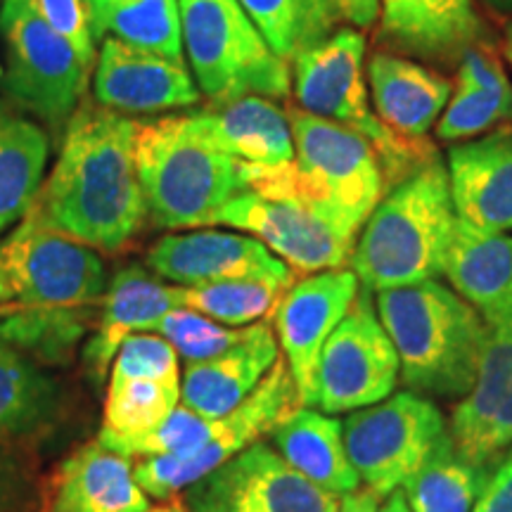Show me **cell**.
Returning a JSON list of instances; mask_svg holds the SVG:
<instances>
[{
  "instance_id": "38",
  "label": "cell",
  "mask_w": 512,
  "mask_h": 512,
  "mask_svg": "<svg viewBox=\"0 0 512 512\" xmlns=\"http://www.w3.org/2000/svg\"><path fill=\"white\" fill-rule=\"evenodd\" d=\"M456 88L512 95V81L491 43L467 48L456 64Z\"/></svg>"
},
{
  "instance_id": "45",
  "label": "cell",
  "mask_w": 512,
  "mask_h": 512,
  "mask_svg": "<svg viewBox=\"0 0 512 512\" xmlns=\"http://www.w3.org/2000/svg\"><path fill=\"white\" fill-rule=\"evenodd\" d=\"M501 57L508 62V67L512 69V17H508V22L503 24V36H501Z\"/></svg>"
},
{
  "instance_id": "23",
  "label": "cell",
  "mask_w": 512,
  "mask_h": 512,
  "mask_svg": "<svg viewBox=\"0 0 512 512\" xmlns=\"http://www.w3.org/2000/svg\"><path fill=\"white\" fill-rule=\"evenodd\" d=\"M368 91L373 110L396 136L422 140L437 124L453 95V83L434 69L387 50L368 62Z\"/></svg>"
},
{
  "instance_id": "27",
  "label": "cell",
  "mask_w": 512,
  "mask_h": 512,
  "mask_svg": "<svg viewBox=\"0 0 512 512\" xmlns=\"http://www.w3.org/2000/svg\"><path fill=\"white\" fill-rule=\"evenodd\" d=\"M512 394V313L505 316L501 323L489 325L486 332L482 356H479V368L475 384L470 394L453 408L451 434L453 446L458 448L460 456L475 463L479 444H482L486 427H489L494 413L501 403Z\"/></svg>"
},
{
  "instance_id": "14",
  "label": "cell",
  "mask_w": 512,
  "mask_h": 512,
  "mask_svg": "<svg viewBox=\"0 0 512 512\" xmlns=\"http://www.w3.org/2000/svg\"><path fill=\"white\" fill-rule=\"evenodd\" d=\"M361 283L351 268L302 275L287 287L273 313L278 347L297 384L302 406H316L320 351L356 302Z\"/></svg>"
},
{
  "instance_id": "22",
  "label": "cell",
  "mask_w": 512,
  "mask_h": 512,
  "mask_svg": "<svg viewBox=\"0 0 512 512\" xmlns=\"http://www.w3.org/2000/svg\"><path fill=\"white\" fill-rule=\"evenodd\" d=\"M280 358L273 325H249L247 337L209 361L185 366L181 403L202 418H223L256 392Z\"/></svg>"
},
{
  "instance_id": "17",
  "label": "cell",
  "mask_w": 512,
  "mask_h": 512,
  "mask_svg": "<svg viewBox=\"0 0 512 512\" xmlns=\"http://www.w3.org/2000/svg\"><path fill=\"white\" fill-rule=\"evenodd\" d=\"M183 309L181 285H164L143 266H124L112 275L102 297L98 323L86 337L81 363L93 387H102L110 377L112 361L126 337L155 332L166 313Z\"/></svg>"
},
{
  "instance_id": "11",
  "label": "cell",
  "mask_w": 512,
  "mask_h": 512,
  "mask_svg": "<svg viewBox=\"0 0 512 512\" xmlns=\"http://www.w3.org/2000/svg\"><path fill=\"white\" fill-rule=\"evenodd\" d=\"M399 375V356L377 316L373 292L361 287L320 351L313 408L339 415L375 406L394 394Z\"/></svg>"
},
{
  "instance_id": "1",
  "label": "cell",
  "mask_w": 512,
  "mask_h": 512,
  "mask_svg": "<svg viewBox=\"0 0 512 512\" xmlns=\"http://www.w3.org/2000/svg\"><path fill=\"white\" fill-rule=\"evenodd\" d=\"M136 131L138 121L83 100L29 216L95 252H124L150 221L136 171Z\"/></svg>"
},
{
  "instance_id": "16",
  "label": "cell",
  "mask_w": 512,
  "mask_h": 512,
  "mask_svg": "<svg viewBox=\"0 0 512 512\" xmlns=\"http://www.w3.org/2000/svg\"><path fill=\"white\" fill-rule=\"evenodd\" d=\"M95 102L124 117L188 110L202 93L185 62L107 36L95 57Z\"/></svg>"
},
{
  "instance_id": "35",
  "label": "cell",
  "mask_w": 512,
  "mask_h": 512,
  "mask_svg": "<svg viewBox=\"0 0 512 512\" xmlns=\"http://www.w3.org/2000/svg\"><path fill=\"white\" fill-rule=\"evenodd\" d=\"M512 121V95L453 88L451 100L437 121L441 143H467L491 133V128Z\"/></svg>"
},
{
  "instance_id": "15",
  "label": "cell",
  "mask_w": 512,
  "mask_h": 512,
  "mask_svg": "<svg viewBox=\"0 0 512 512\" xmlns=\"http://www.w3.org/2000/svg\"><path fill=\"white\" fill-rule=\"evenodd\" d=\"M145 266L157 278L181 287L226 280H268L290 287L297 280V273L261 240L211 228L164 235L147 249Z\"/></svg>"
},
{
  "instance_id": "43",
  "label": "cell",
  "mask_w": 512,
  "mask_h": 512,
  "mask_svg": "<svg viewBox=\"0 0 512 512\" xmlns=\"http://www.w3.org/2000/svg\"><path fill=\"white\" fill-rule=\"evenodd\" d=\"M145 512H192V510L188 508V503H185V496L178 494V496L164 498V501L152 503Z\"/></svg>"
},
{
  "instance_id": "39",
  "label": "cell",
  "mask_w": 512,
  "mask_h": 512,
  "mask_svg": "<svg viewBox=\"0 0 512 512\" xmlns=\"http://www.w3.org/2000/svg\"><path fill=\"white\" fill-rule=\"evenodd\" d=\"M472 512H512V456H505L494 465Z\"/></svg>"
},
{
  "instance_id": "36",
  "label": "cell",
  "mask_w": 512,
  "mask_h": 512,
  "mask_svg": "<svg viewBox=\"0 0 512 512\" xmlns=\"http://www.w3.org/2000/svg\"><path fill=\"white\" fill-rule=\"evenodd\" d=\"M107 380H159L181 384V358L157 332H138L124 339Z\"/></svg>"
},
{
  "instance_id": "10",
  "label": "cell",
  "mask_w": 512,
  "mask_h": 512,
  "mask_svg": "<svg viewBox=\"0 0 512 512\" xmlns=\"http://www.w3.org/2000/svg\"><path fill=\"white\" fill-rule=\"evenodd\" d=\"M446 430L439 408L413 392L358 408L342 422L349 463L361 484L382 498L420 470Z\"/></svg>"
},
{
  "instance_id": "9",
  "label": "cell",
  "mask_w": 512,
  "mask_h": 512,
  "mask_svg": "<svg viewBox=\"0 0 512 512\" xmlns=\"http://www.w3.org/2000/svg\"><path fill=\"white\" fill-rule=\"evenodd\" d=\"M0 34L8 50V98L53 131H64L83 102L91 69L48 27L36 0H3Z\"/></svg>"
},
{
  "instance_id": "7",
  "label": "cell",
  "mask_w": 512,
  "mask_h": 512,
  "mask_svg": "<svg viewBox=\"0 0 512 512\" xmlns=\"http://www.w3.org/2000/svg\"><path fill=\"white\" fill-rule=\"evenodd\" d=\"M95 249L24 216L0 240V316L93 318L107 290Z\"/></svg>"
},
{
  "instance_id": "34",
  "label": "cell",
  "mask_w": 512,
  "mask_h": 512,
  "mask_svg": "<svg viewBox=\"0 0 512 512\" xmlns=\"http://www.w3.org/2000/svg\"><path fill=\"white\" fill-rule=\"evenodd\" d=\"M155 332L176 349L185 366H192V363L221 356L223 351L240 344L247 337L249 325L247 328H228V325L216 323L192 309H174L159 320Z\"/></svg>"
},
{
  "instance_id": "26",
  "label": "cell",
  "mask_w": 512,
  "mask_h": 512,
  "mask_svg": "<svg viewBox=\"0 0 512 512\" xmlns=\"http://www.w3.org/2000/svg\"><path fill=\"white\" fill-rule=\"evenodd\" d=\"M48 155V133L0 100V235L34 207Z\"/></svg>"
},
{
  "instance_id": "20",
  "label": "cell",
  "mask_w": 512,
  "mask_h": 512,
  "mask_svg": "<svg viewBox=\"0 0 512 512\" xmlns=\"http://www.w3.org/2000/svg\"><path fill=\"white\" fill-rule=\"evenodd\" d=\"M188 119L197 136L261 176L294 164L290 119L275 100L245 95L192 112Z\"/></svg>"
},
{
  "instance_id": "40",
  "label": "cell",
  "mask_w": 512,
  "mask_h": 512,
  "mask_svg": "<svg viewBox=\"0 0 512 512\" xmlns=\"http://www.w3.org/2000/svg\"><path fill=\"white\" fill-rule=\"evenodd\" d=\"M24 486V467L12 441L0 439V512L15 503Z\"/></svg>"
},
{
  "instance_id": "44",
  "label": "cell",
  "mask_w": 512,
  "mask_h": 512,
  "mask_svg": "<svg viewBox=\"0 0 512 512\" xmlns=\"http://www.w3.org/2000/svg\"><path fill=\"white\" fill-rule=\"evenodd\" d=\"M377 512H411V508H408V501L406 496H403V491H392Z\"/></svg>"
},
{
  "instance_id": "48",
  "label": "cell",
  "mask_w": 512,
  "mask_h": 512,
  "mask_svg": "<svg viewBox=\"0 0 512 512\" xmlns=\"http://www.w3.org/2000/svg\"><path fill=\"white\" fill-rule=\"evenodd\" d=\"M0 76H3V67H0Z\"/></svg>"
},
{
  "instance_id": "30",
  "label": "cell",
  "mask_w": 512,
  "mask_h": 512,
  "mask_svg": "<svg viewBox=\"0 0 512 512\" xmlns=\"http://www.w3.org/2000/svg\"><path fill=\"white\" fill-rule=\"evenodd\" d=\"M491 472L494 465L460 456L446 430L420 470L403 482V496L411 512H472Z\"/></svg>"
},
{
  "instance_id": "24",
  "label": "cell",
  "mask_w": 512,
  "mask_h": 512,
  "mask_svg": "<svg viewBox=\"0 0 512 512\" xmlns=\"http://www.w3.org/2000/svg\"><path fill=\"white\" fill-rule=\"evenodd\" d=\"M444 275L486 325L501 323L512 313V235L484 233L458 219Z\"/></svg>"
},
{
  "instance_id": "21",
  "label": "cell",
  "mask_w": 512,
  "mask_h": 512,
  "mask_svg": "<svg viewBox=\"0 0 512 512\" xmlns=\"http://www.w3.org/2000/svg\"><path fill=\"white\" fill-rule=\"evenodd\" d=\"M380 38L418 62L453 67L467 48L489 43L472 0H380Z\"/></svg>"
},
{
  "instance_id": "42",
  "label": "cell",
  "mask_w": 512,
  "mask_h": 512,
  "mask_svg": "<svg viewBox=\"0 0 512 512\" xmlns=\"http://www.w3.org/2000/svg\"><path fill=\"white\" fill-rule=\"evenodd\" d=\"M380 501L382 496H377L375 491L361 486V489L342 496V501H339V512H377L380 510Z\"/></svg>"
},
{
  "instance_id": "33",
  "label": "cell",
  "mask_w": 512,
  "mask_h": 512,
  "mask_svg": "<svg viewBox=\"0 0 512 512\" xmlns=\"http://www.w3.org/2000/svg\"><path fill=\"white\" fill-rule=\"evenodd\" d=\"M287 287L268 280H226L181 287L183 309H192L228 328H247L273 316Z\"/></svg>"
},
{
  "instance_id": "19",
  "label": "cell",
  "mask_w": 512,
  "mask_h": 512,
  "mask_svg": "<svg viewBox=\"0 0 512 512\" xmlns=\"http://www.w3.org/2000/svg\"><path fill=\"white\" fill-rule=\"evenodd\" d=\"M446 174L460 221L484 233L512 230V128L453 145Z\"/></svg>"
},
{
  "instance_id": "37",
  "label": "cell",
  "mask_w": 512,
  "mask_h": 512,
  "mask_svg": "<svg viewBox=\"0 0 512 512\" xmlns=\"http://www.w3.org/2000/svg\"><path fill=\"white\" fill-rule=\"evenodd\" d=\"M36 8L46 19L48 27L57 31L76 50V55L88 69H93L95 57H98L95 53L98 38L93 34L86 3L83 0H36Z\"/></svg>"
},
{
  "instance_id": "8",
  "label": "cell",
  "mask_w": 512,
  "mask_h": 512,
  "mask_svg": "<svg viewBox=\"0 0 512 512\" xmlns=\"http://www.w3.org/2000/svg\"><path fill=\"white\" fill-rule=\"evenodd\" d=\"M181 34L190 72L211 105L290 95V64L273 53L240 0H181Z\"/></svg>"
},
{
  "instance_id": "32",
  "label": "cell",
  "mask_w": 512,
  "mask_h": 512,
  "mask_svg": "<svg viewBox=\"0 0 512 512\" xmlns=\"http://www.w3.org/2000/svg\"><path fill=\"white\" fill-rule=\"evenodd\" d=\"M181 406V384L159 380H107L102 430L110 437H138L157 430Z\"/></svg>"
},
{
  "instance_id": "31",
  "label": "cell",
  "mask_w": 512,
  "mask_h": 512,
  "mask_svg": "<svg viewBox=\"0 0 512 512\" xmlns=\"http://www.w3.org/2000/svg\"><path fill=\"white\" fill-rule=\"evenodd\" d=\"M273 53L287 64L337 29L332 0H240Z\"/></svg>"
},
{
  "instance_id": "12",
  "label": "cell",
  "mask_w": 512,
  "mask_h": 512,
  "mask_svg": "<svg viewBox=\"0 0 512 512\" xmlns=\"http://www.w3.org/2000/svg\"><path fill=\"white\" fill-rule=\"evenodd\" d=\"M339 501L292 470L266 441H256L185 489L190 508L214 512H339Z\"/></svg>"
},
{
  "instance_id": "4",
  "label": "cell",
  "mask_w": 512,
  "mask_h": 512,
  "mask_svg": "<svg viewBox=\"0 0 512 512\" xmlns=\"http://www.w3.org/2000/svg\"><path fill=\"white\" fill-rule=\"evenodd\" d=\"M214 226L252 235L294 273L311 275L347 268L363 223L290 164L268 171L252 190L230 200Z\"/></svg>"
},
{
  "instance_id": "13",
  "label": "cell",
  "mask_w": 512,
  "mask_h": 512,
  "mask_svg": "<svg viewBox=\"0 0 512 512\" xmlns=\"http://www.w3.org/2000/svg\"><path fill=\"white\" fill-rule=\"evenodd\" d=\"M294 164L339 207L366 226L384 197V176L375 147L358 133L290 107Z\"/></svg>"
},
{
  "instance_id": "18",
  "label": "cell",
  "mask_w": 512,
  "mask_h": 512,
  "mask_svg": "<svg viewBox=\"0 0 512 512\" xmlns=\"http://www.w3.org/2000/svg\"><path fill=\"white\" fill-rule=\"evenodd\" d=\"M150 505L131 458L95 439L55 465L38 512H145Z\"/></svg>"
},
{
  "instance_id": "6",
  "label": "cell",
  "mask_w": 512,
  "mask_h": 512,
  "mask_svg": "<svg viewBox=\"0 0 512 512\" xmlns=\"http://www.w3.org/2000/svg\"><path fill=\"white\" fill-rule=\"evenodd\" d=\"M366 36L361 29L337 27L325 41L292 60V93L299 110L358 133L375 147L384 192L437 159L427 138L396 136L373 110L368 91Z\"/></svg>"
},
{
  "instance_id": "47",
  "label": "cell",
  "mask_w": 512,
  "mask_h": 512,
  "mask_svg": "<svg viewBox=\"0 0 512 512\" xmlns=\"http://www.w3.org/2000/svg\"><path fill=\"white\" fill-rule=\"evenodd\" d=\"M188 508H190V505H188ZM192 512H214V510H204V508H190Z\"/></svg>"
},
{
  "instance_id": "3",
  "label": "cell",
  "mask_w": 512,
  "mask_h": 512,
  "mask_svg": "<svg viewBox=\"0 0 512 512\" xmlns=\"http://www.w3.org/2000/svg\"><path fill=\"white\" fill-rule=\"evenodd\" d=\"M456 221L446 166L437 157L384 192L358 235L351 271L373 294L437 280Z\"/></svg>"
},
{
  "instance_id": "29",
  "label": "cell",
  "mask_w": 512,
  "mask_h": 512,
  "mask_svg": "<svg viewBox=\"0 0 512 512\" xmlns=\"http://www.w3.org/2000/svg\"><path fill=\"white\" fill-rule=\"evenodd\" d=\"M95 38L124 41L169 60L185 62L181 0H83Z\"/></svg>"
},
{
  "instance_id": "5",
  "label": "cell",
  "mask_w": 512,
  "mask_h": 512,
  "mask_svg": "<svg viewBox=\"0 0 512 512\" xmlns=\"http://www.w3.org/2000/svg\"><path fill=\"white\" fill-rule=\"evenodd\" d=\"M136 171L150 223L169 230L214 226L216 214L261 178L197 136L188 114L138 121Z\"/></svg>"
},
{
  "instance_id": "2",
  "label": "cell",
  "mask_w": 512,
  "mask_h": 512,
  "mask_svg": "<svg viewBox=\"0 0 512 512\" xmlns=\"http://www.w3.org/2000/svg\"><path fill=\"white\" fill-rule=\"evenodd\" d=\"M401 382L420 396L465 399L475 384L489 325L475 306L439 280L375 292Z\"/></svg>"
},
{
  "instance_id": "25",
  "label": "cell",
  "mask_w": 512,
  "mask_h": 512,
  "mask_svg": "<svg viewBox=\"0 0 512 512\" xmlns=\"http://www.w3.org/2000/svg\"><path fill=\"white\" fill-rule=\"evenodd\" d=\"M271 446L292 470L328 494L342 498L361 489L344 448L342 422L311 406H299L268 434Z\"/></svg>"
},
{
  "instance_id": "28",
  "label": "cell",
  "mask_w": 512,
  "mask_h": 512,
  "mask_svg": "<svg viewBox=\"0 0 512 512\" xmlns=\"http://www.w3.org/2000/svg\"><path fill=\"white\" fill-rule=\"evenodd\" d=\"M62 413L57 382L0 339V439H29L55 425Z\"/></svg>"
},
{
  "instance_id": "46",
  "label": "cell",
  "mask_w": 512,
  "mask_h": 512,
  "mask_svg": "<svg viewBox=\"0 0 512 512\" xmlns=\"http://www.w3.org/2000/svg\"><path fill=\"white\" fill-rule=\"evenodd\" d=\"M486 8L498 12V15L512 17V0H484Z\"/></svg>"
},
{
  "instance_id": "41",
  "label": "cell",
  "mask_w": 512,
  "mask_h": 512,
  "mask_svg": "<svg viewBox=\"0 0 512 512\" xmlns=\"http://www.w3.org/2000/svg\"><path fill=\"white\" fill-rule=\"evenodd\" d=\"M339 19L354 29H370L380 17V0H332Z\"/></svg>"
}]
</instances>
